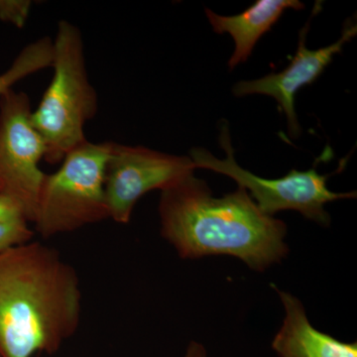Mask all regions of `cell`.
<instances>
[{
  "instance_id": "6da1fadb",
  "label": "cell",
  "mask_w": 357,
  "mask_h": 357,
  "mask_svg": "<svg viewBox=\"0 0 357 357\" xmlns=\"http://www.w3.org/2000/svg\"><path fill=\"white\" fill-rule=\"evenodd\" d=\"M161 236L182 259L229 255L263 272L289 253L287 225L265 215L243 188L215 198L195 173L161 192Z\"/></svg>"
},
{
  "instance_id": "7a4b0ae2",
  "label": "cell",
  "mask_w": 357,
  "mask_h": 357,
  "mask_svg": "<svg viewBox=\"0 0 357 357\" xmlns=\"http://www.w3.org/2000/svg\"><path fill=\"white\" fill-rule=\"evenodd\" d=\"M82 289L56 249L28 241L0 253V357L57 352L77 332Z\"/></svg>"
},
{
  "instance_id": "3957f363",
  "label": "cell",
  "mask_w": 357,
  "mask_h": 357,
  "mask_svg": "<svg viewBox=\"0 0 357 357\" xmlns=\"http://www.w3.org/2000/svg\"><path fill=\"white\" fill-rule=\"evenodd\" d=\"M53 45V79L31 122L43 138L45 160L57 164L88 141L84 126L98 112V95L88 79L83 38L76 26L60 21Z\"/></svg>"
},
{
  "instance_id": "277c9868",
  "label": "cell",
  "mask_w": 357,
  "mask_h": 357,
  "mask_svg": "<svg viewBox=\"0 0 357 357\" xmlns=\"http://www.w3.org/2000/svg\"><path fill=\"white\" fill-rule=\"evenodd\" d=\"M112 142L89 141L66 155L57 172L45 175L33 223L44 238L109 218L105 190Z\"/></svg>"
},
{
  "instance_id": "5b68a950",
  "label": "cell",
  "mask_w": 357,
  "mask_h": 357,
  "mask_svg": "<svg viewBox=\"0 0 357 357\" xmlns=\"http://www.w3.org/2000/svg\"><path fill=\"white\" fill-rule=\"evenodd\" d=\"M220 144L227 155L225 159L217 158L203 147L192 148L189 157L196 169H206L231 178L238 187L249 192L260 211L270 217H274L279 211H299L307 220L328 227L332 220L326 204L337 199L356 198V192L331 191L326 183L332 174L321 175L314 168L292 170L279 178H264L249 172L239 166L234 158L227 123L220 128Z\"/></svg>"
},
{
  "instance_id": "8992f818",
  "label": "cell",
  "mask_w": 357,
  "mask_h": 357,
  "mask_svg": "<svg viewBox=\"0 0 357 357\" xmlns=\"http://www.w3.org/2000/svg\"><path fill=\"white\" fill-rule=\"evenodd\" d=\"M31 114L26 93L11 89L0 96V194L20 206L28 222L34 220L46 175L39 168L46 146Z\"/></svg>"
},
{
  "instance_id": "52a82bcc",
  "label": "cell",
  "mask_w": 357,
  "mask_h": 357,
  "mask_svg": "<svg viewBox=\"0 0 357 357\" xmlns=\"http://www.w3.org/2000/svg\"><path fill=\"white\" fill-rule=\"evenodd\" d=\"M195 170L189 156L112 143L105 175L109 218L126 225L130 222L134 206L147 192L164 191Z\"/></svg>"
},
{
  "instance_id": "ba28073f",
  "label": "cell",
  "mask_w": 357,
  "mask_h": 357,
  "mask_svg": "<svg viewBox=\"0 0 357 357\" xmlns=\"http://www.w3.org/2000/svg\"><path fill=\"white\" fill-rule=\"evenodd\" d=\"M311 20L299 33V44L290 64L280 73H272L260 79L243 81L234 86V96L264 95L271 96L278 102L281 112L287 117L289 135L299 137L301 128L295 110V96L303 86L312 84L332 63L333 57L342 51L345 44L357 33V26L351 21L345 23L342 37L338 41L311 50L306 45L307 34Z\"/></svg>"
},
{
  "instance_id": "9c48e42d",
  "label": "cell",
  "mask_w": 357,
  "mask_h": 357,
  "mask_svg": "<svg viewBox=\"0 0 357 357\" xmlns=\"http://www.w3.org/2000/svg\"><path fill=\"white\" fill-rule=\"evenodd\" d=\"M271 287L285 310L283 324L272 342V349L279 357H357L356 342H342L317 330L297 297L273 284Z\"/></svg>"
},
{
  "instance_id": "30bf717a",
  "label": "cell",
  "mask_w": 357,
  "mask_h": 357,
  "mask_svg": "<svg viewBox=\"0 0 357 357\" xmlns=\"http://www.w3.org/2000/svg\"><path fill=\"white\" fill-rule=\"evenodd\" d=\"M304 3L298 0H257L243 13L234 16H222L206 8V14L213 29L218 34L229 33L234 41V51L229 61V68L245 62L256 43L287 9L301 10Z\"/></svg>"
},
{
  "instance_id": "8fae6325",
  "label": "cell",
  "mask_w": 357,
  "mask_h": 357,
  "mask_svg": "<svg viewBox=\"0 0 357 357\" xmlns=\"http://www.w3.org/2000/svg\"><path fill=\"white\" fill-rule=\"evenodd\" d=\"M54 57L53 41L48 37L27 45L20 52L13 64L0 75V96L11 89L14 84L33 73L52 67Z\"/></svg>"
},
{
  "instance_id": "7c38bea8",
  "label": "cell",
  "mask_w": 357,
  "mask_h": 357,
  "mask_svg": "<svg viewBox=\"0 0 357 357\" xmlns=\"http://www.w3.org/2000/svg\"><path fill=\"white\" fill-rule=\"evenodd\" d=\"M33 231L24 220L0 223V253L6 249L32 241Z\"/></svg>"
},
{
  "instance_id": "4fadbf2b",
  "label": "cell",
  "mask_w": 357,
  "mask_h": 357,
  "mask_svg": "<svg viewBox=\"0 0 357 357\" xmlns=\"http://www.w3.org/2000/svg\"><path fill=\"white\" fill-rule=\"evenodd\" d=\"M31 6L32 2L28 0H0V20L22 28Z\"/></svg>"
},
{
  "instance_id": "5bb4252c",
  "label": "cell",
  "mask_w": 357,
  "mask_h": 357,
  "mask_svg": "<svg viewBox=\"0 0 357 357\" xmlns=\"http://www.w3.org/2000/svg\"><path fill=\"white\" fill-rule=\"evenodd\" d=\"M20 220H26L20 206L13 199L0 194V223Z\"/></svg>"
},
{
  "instance_id": "9a60e30c",
  "label": "cell",
  "mask_w": 357,
  "mask_h": 357,
  "mask_svg": "<svg viewBox=\"0 0 357 357\" xmlns=\"http://www.w3.org/2000/svg\"><path fill=\"white\" fill-rule=\"evenodd\" d=\"M184 357H208V354H206V347L203 344L192 340L188 345Z\"/></svg>"
}]
</instances>
